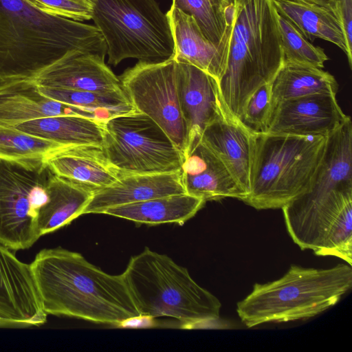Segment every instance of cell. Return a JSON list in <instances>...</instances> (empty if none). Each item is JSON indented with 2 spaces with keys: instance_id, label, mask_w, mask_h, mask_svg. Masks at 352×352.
I'll use <instances>...</instances> for the list:
<instances>
[{
  "instance_id": "33",
  "label": "cell",
  "mask_w": 352,
  "mask_h": 352,
  "mask_svg": "<svg viewBox=\"0 0 352 352\" xmlns=\"http://www.w3.org/2000/svg\"><path fill=\"white\" fill-rule=\"evenodd\" d=\"M336 11L342 27L348 52L352 56V0H337Z\"/></svg>"
},
{
  "instance_id": "28",
  "label": "cell",
  "mask_w": 352,
  "mask_h": 352,
  "mask_svg": "<svg viewBox=\"0 0 352 352\" xmlns=\"http://www.w3.org/2000/svg\"><path fill=\"white\" fill-rule=\"evenodd\" d=\"M38 87L45 96L95 113L104 121L116 116L137 111L124 91L98 92L53 87Z\"/></svg>"
},
{
  "instance_id": "17",
  "label": "cell",
  "mask_w": 352,
  "mask_h": 352,
  "mask_svg": "<svg viewBox=\"0 0 352 352\" xmlns=\"http://www.w3.org/2000/svg\"><path fill=\"white\" fill-rule=\"evenodd\" d=\"M183 193L186 192L182 170L166 173L122 175L112 185L94 191L82 214H102L112 207Z\"/></svg>"
},
{
  "instance_id": "31",
  "label": "cell",
  "mask_w": 352,
  "mask_h": 352,
  "mask_svg": "<svg viewBox=\"0 0 352 352\" xmlns=\"http://www.w3.org/2000/svg\"><path fill=\"white\" fill-rule=\"evenodd\" d=\"M272 111L270 83L261 86L251 96L239 121L253 133H266Z\"/></svg>"
},
{
  "instance_id": "34",
  "label": "cell",
  "mask_w": 352,
  "mask_h": 352,
  "mask_svg": "<svg viewBox=\"0 0 352 352\" xmlns=\"http://www.w3.org/2000/svg\"><path fill=\"white\" fill-rule=\"evenodd\" d=\"M307 4L324 6L336 10L337 0H292Z\"/></svg>"
},
{
  "instance_id": "30",
  "label": "cell",
  "mask_w": 352,
  "mask_h": 352,
  "mask_svg": "<svg viewBox=\"0 0 352 352\" xmlns=\"http://www.w3.org/2000/svg\"><path fill=\"white\" fill-rule=\"evenodd\" d=\"M278 25L284 63H294L322 69L329 59L324 50L311 44L287 19L278 14Z\"/></svg>"
},
{
  "instance_id": "26",
  "label": "cell",
  "mask_w": 352,
  "mask_h": 352,
  "mask_svg": "<svg viewBox=\"0 0 352 352\" xmlns=\"http://www.w3.org/2000/svg\"><path fill=\"white\" fill-rule=\"evenodd\" d=\"M271 87L272 107L287 100L322 93L336 94L338 90V82L330 73L294 63H284Z\"/></svg>"
},
{
  "instance_id": "21",
  "label": "cell",
  "mask_w": 352,
  "mask_h": 352,
  "mask_svg": "<svg viewBox=\"0 0 352 352\" xmlns=\"http://www.w3.org/2000/svg\"><path fill=\"white\" fill-rule=\"evenodd\" d=\"M45 162L54 174L93 192L112 185L119 178L107 164L100 148H60L49 155Z\"/></svg>"
},
{
  "instance_id": "11",
  "label": "cell",
  "mask_w": 352,
  "mask_h": 352,
  "mask_svg": "<svg viewBox=\"0 0 352 352\" xmlns=\"http://www.w3.org/2000/svg\"><path fill=\"white\" fill-rule=\"evenodd\" d=\"M177 62H138L119 78L121 87L135 109L155 121L183 152L186 128L181 113L176 80Z\"/></svg>"
},
{
  "instance_id": "2",
  "label": "cell",
  "mask_w": 352,
  "mask_h": 352,
  "mask_svg": "<svg viewBox=\"0 0 352 352\" xmlns=\"http://www.w3.org/2000/svg\"><path fill=\"white\" fill-rule=\"evenodd\" d=\"M30 266L47 314L118 326L141 316L122 274H107L80 253L43 249Z\"/></svg>"
},
{
  "instance_id": "19",
  "label": "cell",
  "mask_w": 352,
  "mask_h": 352,
  "mask_svg": "<svg viewBox=\"0 0 352 352\" xmlns=\"http://www.w3.org/2000/svg\"><path fill=\"white\" fill-rule=\"evenodd\" d=\"M76 116L103 121L97 114L43 94L34 81L0 86V126H10L46 117Z\"/></svg>"
},
{
  "instance_id": "3",
  "label": "cell",
  "mask_w": 352,
  "mask_h": 352,
  "mask_svg": "<svg viewBox=\"0 0 352 352\" xmlns=\"http://www.w3.org/2000/svg\"><path fill=\"white\" fill-rule=\"evenodd\" d=\"M74 50L107 54L96 26L46 14L26 0H0V86L34 81Z\"/></svg>"
},
{
  "instance_id": "27",
  "label": "cell",
  "mask_w": 352,
  "mask_h": 352,
  "mask_svg": "<svg viewBox=\"0 0 352 352\" xmlns=\"http://www.w3.org/2000/svg\"><path fill=\"white\" fill-rule=\"evenodd\" d=\"M171 7L190 16L212 45L229 50L234 16L233 0H172Z\"/></svg>"
},
{
  "instance_id": "7",
  "label": "cell",
  "mask_w": 352,
  "mask_h": 352,
  "mask_svg": "<svg viewBox=\"0 0 352 352\" xmlns=\"http://www.w3.org/2000/svg\"><path fill=\"white\" fill-rule=\"evenodd\" d=\"M327 136L254 133L250 191L244 203L278 209L305 192L323 155Z\"/></svg>"
},
{
  "instance_id": "12",
  "label": "cell",
  "mask_w": 352,
  "mask_h": 352,
  "mask_svg": "<svg viewBox=\"0 0 352 352\" xmlns=\"http://www.w3.org/2000/svg\"><path fill=\"white\" fill-rule=\"evenodd\" d=\"M176 62L177 95L187 135L185 153L207 126L232 116L223 105L216 78L192 65Z\"/></svg>"
},
{
  "instance_id": "13",
  "label": "cell",
  "mask_w": 352,
  "mask_h": 352,
  "mask_svg": "<svg viewBox=\"0 0 352 352\" xmlns=\"http://www.w3.org/2000/svg\"><path fill=\"white\" fill-rule=\"evenodd\" d=\"M46 320L30 265L0 244V326H40Z\"/></svg>"
},
{
  "instance_id": "32",
  "label": "cell",
  "mask_w": 352,
  "mask_h": 352,
  "mask_svg": "<svg viewBox=\"0 0 352 352\" xmlns=\"http://www.w3.org/2000/svg\"><path fill=\"white\" fill-rule=\"evenodd\" d=\"M42 12L76 21L91 19L94 0H26Z\"/></svg>"
},
{
  "instance_id": "9",
  "label": "cell",
  "mask_w": 352,
  "mask_h": 352,
  "mask_svg": "<svg viewBox=\"0 0 352 352\" xmlns=\"http://www.w3.org/2000/svg\"><path fill=\"white\" fill-rule=\"evenodd\" d=\"M102 153L118 176L182 170L184 155L165 131L139 111L116 116L104 123Z\"/></svg>"
},
{
  "instance_id": "24",
  "label": "cell",
  "mask_w": 352,
  "mask_h": 352,
  "mask_svg": "<svg viewBox=\"0 0 352 352\" xmlns=\"http://www.w3.org/2000/svg\"><path fill=\"white\" fill-rule=\"evenodd\" d=\"M93 192L52 173L47 183V199L37 217L41 236L68 225L82 215Z\"/></svg>"
},
{
  "instance_id": "14",
  "label": "cell",
  "mask_w": 352,
  "mask_h": 352,
  "mask_svg": "<svg viewBox=\"0 0 352 352\" xmlns=\"http://www.w3.org/2000/svg\"><path fill=\"white\" fill-rule=\"evenodd\" d=\"M347 117L338 103L336 94L308 95L274 105L266 133L327 136Z\"/></svg>"
},
{
  "instance_id": "29",
  "label": "cell",
  "mask_w": 352,
  "mask_h": 352,
  "mask_svg": "<svg viewBox=\"0 0 352 352\" xmlns=\"http://www.w3.org/2000/svg\"><path fill=\"white\" fill-rule=\"evenodd\" d=\"M65 148L47 139L0 126V159L16 162H45L52 153Z\"/></svg>"
},
{
  "instance_id": "15",
  "label": "cell",
  "mask_w": 352,
  "mask_h": 352,
  "mask_svg": "<svg viewBox=\"0 0 352 352\" xmlns=\"http://www.w3.org/2000/svg\"><path fill=\"white\" fill-rule=\"evenodd\" d=\"M200 141L220 160L247 198L250 191L254 133L239 120L228 117L207 126Z\"/></svg>"
},
{
  "instance_id": "18",
  "label": "cell",
  "mask_w": 352,
  "mask_h": 352,
  "mask_svg": "<svg viewBox=\"0 0 352 352\" xmlns=\"http://www.w3.org/2000/svg\"><path fill=\"white\" fill-rule=\"evenodd\" d=\"M182 175L186 193L205 201L246 198L223 163L200 140L185 153Z\"/></svg>"
},
{
  "instance_id": "5",
  "label": "cell",
  "mask_w": 352,
  "mask_h": 352,
  "mask_svg": "<svg viewBox=\"0 0 352 352\" xmlns=\"http://www.w3.org/2000/svg\"><path fill=\"white\" fill-rule=\"evenodd\" d=\"M122 274L142 317L173 318L186 329L220 318L219 299L166 254L146 247L131 258Z\"/></svg>"
},
{
  "instance_id": "20",
  "label": "cell",
  "mask_w": 352,
  "mask_h": 352,
  "mask_svg": "<svg viewBox=\"0 0 352 352\" xmlns=\"http://www.w3.org/2000/svg\"><path fill=\"white\" fill-rule=\"evenodd\" d=\"M166 14L174 41L173 58L197 67L219 82L226 69L228 51L209 42L190 16L173 7Z\"/></svg>"
},
{
  "instance_id": "4",
  "label": "cell",
  "mask_w": 352,
  "mask_h": 352,
  "mask_svg": "<svg viewBox=\"0 0 352 352\" xmlns=\"http://www.w3.org/2000/svg\"><path fill=\"white\" fill-rule=\"evenodd\" d=\"M233 1V27L219 87L226 111L239 120L251 96L272 83L284 54L274 0Z\"/></svg>"
},
{
  "instance_id": "6",
  "label": "cell",
  "mask_w": 352,
  "mask_h": 352,
  "mask_svg": "<svg viewBox=\"0 0 352 352\" xmlns=\"http://www.w3.org/2000/svg\"><path fill=\"white\" fill-rule=\"evenodd\" d=\"M352 287V268L292 265L280 278L256 283L236 305L241 322L248 328L268 322H285L314 317L336 305Z\"/></svg>"
},
{
  "instance_id": "25",
  "label": "cell",
  "mask_w": 352,
  "mask_h": 352,
  "mask_svg": "<svg viewBox=\"0 0 352 352\" xmlns=\"http://www.w3.org/2000/svg\"><path fill=\"white\" fill-rule=\"evenodd\" d=\"M274 2L278 13L290 21L305 38L310 41L320 38L340 47L352 68V56L348 52L342 27L335 10L292 0Z\"/></svg>"
},
{
  "instance_id": "23",
  "label": "cell",
  "mask_w": 352,
  "mask_h": 352,
  "mask_svg": "<svg viewBox=\"0 0 352 352\" xmlns=\"http://www.w3.org/2000/svg\"><path fill=\"white\" fill-rule=\"evenodd\" d=\"M205 203L201 198L183 193L112 207L102 214L138 224L157 226L173 223L182 226L194 217Z\"/></svg>"
},
{
  "instance_id": "22",
  "label": "cell",
  "mask_w": 352,
  "mask_h": 352,
  "mask_svg": "<svg viewBox=\"0 0 352 352\" xmlns=\"http://www.w3.org/2000/svg\"><path fill=\"white\" fill-rule=\"evenodd\" d=\"M104 122L82 116H60L31 120L10 126L55 142L63 147L89 146L102 149Z\"/></svg>"
},
{
  "instance_id": "1",
  "label": "cell",
  "mask_w": 352,
  "mask_h": 352,
  "mask_svg": "<svg viewBox=\"0 0 352 352\" xmlns=\"http://www.w3.org/2000/svg\"><path fill=\"white\" fill-rule=\"evenodd\" d=\"M293 241L317 256L352 265V122L327 138L322 159L307 190L282 208Z\"/></svg>"
},
{
  "instance_id": "10",
  "label": "cell",
  "mask_w": 352,
  "mask_h": 352,
  "mask_svg": "<svg viewBox=\"0 0 352 352\" xmlns=\"http://www.w3.org/2000/svg\"><path fill=\"white\" fill-rule=\"evenodd\" d=\"M52 173L45 162L0 159L1 245L25 250L41 237L37 217L47 199Z\"/></svg>"
},
{
  "instance_id": "16",
  "label": "cell",
  "mask_w": 352,
  "mask_h": 352,
  "mask_svg": "<svg viewBox=\"0 0 352 352\" xmlns=\"http://www.w3.org/2000/svg\"><path fill=\"white\" fill-rule=\"evenodd\" d=\"M104 58L74 50L47 68L34 80L38 86L98 92L123 91Z\"/></svg>"
},
{
  "instance_id": "8",
  "label": "cell",
  "mask_w": 352,
  "mask_h": 352,
  "mask_svg": "<svg viewBox=\"0 0 352 352\" xmlns=\"http://www.w3.org/2000/svg\"><path fill=\"white\" fill-rule=\"evenodd\" d=\"M91 19L104 40L111 65L128 58L147 64L174 58L169 20L155 0H94Z\"/></svg>"
}]
</instances>
